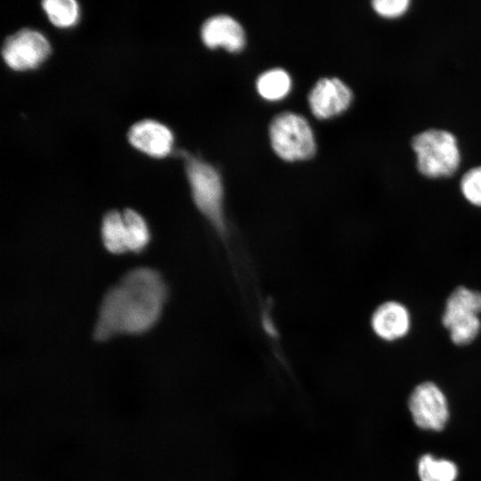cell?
<instances>
[{
    "label": "cell",
    "instance_id": "obj_17",
    "mask_svg": "<svg viewBox=\"0 0 481 481\" xmlns=\"http://www.w3.org/2000/svg\"><path fill=\"white\" fill-rule=\"evenodd\" d=\"M461 190L469 202L481 206V166L465 173L461 181Z\"/></svg>",
    "mask_w": 481,
    "mask_h": 481
},
{
    "label": "cell",
    "instance_id": "obj_5",
    "mask_svg": "<svg viewBox=\"0 0 481 481\" xmlns=\"http://www.w3.org/2000/svg\"><path fill=\"white\" fill-rule=\"evenodd\" d=\"M481 292L458 287L449 296L442 317L452 341L459 346L472 342L478 335L481 322Z\"/></svg>",
    "mask_w": 481,
    "mask_h": 481
},
{
    "label": "cell",
    "instance_id": "obj_2",
    "mask_svg": "<svg viewBox=\"0 0 481 481\" xmlns=\"http://www.w3.org/2000/svg\"><path fill=\"white\" fill-rule=\"evenodd\" d=\"M186 175L196 208L218 235L225 236L224 185L218 171L208 163L189 157Z\"/></svg>",
    "mask_w": 481,
    "mask_h": 481
},
{
    "label": "cell",
    "instance_id": "obj_8",
    "mask_svg": "<svg viewBox=\"0 0 481 481\" xmlns=\"http://www.w3.org/2000/svg\"><path fill=\"white\" fill-rule=\"evenodd\" d=\"M353 98L351 89L337 77L318 80L308 95L312 113L320 119L330 118L346 110Z\"/></svg>",
    "mask_w": 481,
    "mask_h": 481
},
{
    "label": "cell",
    "instance_id": "obj_14",
    "mask_svg": "<svg viewBox=\"0 0 481 481\" xmlns=\"http://www.w3.org/2000/svg\"><path fill=\"white\" fill-rule=\"evenodd\" d=\"M122 214L126 227L127 250L135 253L142 252L151 240V232L145 219L131 208H126Z\"/></svg>",
    "mask_w": 481,
    "mask_h": 481
},
{
    "label": "cell",
    "instance_id": "obj_1",
    "mask_svg": "<svg viewBox=\"0 0 481 481\" xmlns=\"http://www.w3.org/2000/svg\"><path fill=\"white\" fill-rule=\"evenodd\" d=\"M161 274L149 267L126 273L104 295L94 326L97 341L118 335H140L159 321L167 298Z\"/></svg>",
    "mask_w": 481,
    "mask_h": 481
},
{
    "label": "cell",
    "instance_id": "obj_18",
    "mask_svg": "<svg viewBox=\"0 0 481 481\" xmlns=\"http://www.w3.org/2000/svg\"><path fill=\"white\" fill-rule=\"evenodd\" d=\"M409 4V0H374L371 2L373 9L385 17L401 15L407 10Z\"/></svg>",
    "mask_w": 481,
    "mask_h": 481
},
{
    "label": "cell",
    "instance_id": "obj_6",
    "mask_svg": "<svg viewBox=\"0 0 481 481\" xmlns=\"http://www.w3.org/2000/svg\"><path fill=\"white\" fill-rule=\"evenodd\" d=\"M51 53L47 38L39 31L23 29L8 37L2 46L5 64L13 70L38 67Z\"/></svg>",
    "mask_w": 481,
    "mask_h": 481
},
{
    "label": "cell",
    "instance_id": "obj_9",
    "mask_svg": "<svg viewBox=\"0 0 481 481\" xmlns=\"http://www.w3.org/2000/svg\"><path fill=\"white\" fill-rule=\"evenodd\" d=\"M127 137L135 149L154 158L168 155L174 142L170 129L153 119H143L135 123L130 127Z\"/></svg>",
    "mask_w": 481,
    "mask_h": 481
},
{
    "label": "cell",
    "instance_id": "obj_15",
    "mask_svg": "<svg viewBox=\"0 0 481 481\" xmlns=\"http://www.w3.org/2000/svg\"><path fill=\"white\" fill-rule=\"evenodd\" d=\"M42 7L49 20L59 28L71 27L79 18V6L74 0H45Z\"/></svg>",
    "mask_w": 481,
    "mask_h": 481
},
{
    "label": "cell",
    "instance_id": "obj_4",
    "mask_svg": "<svg viewBox=\"0 0 481 481\" xmlns=\"http://www.w3.org/2000/svg\"><path fill=\"white\" fill-rule=\"evenodd\" d=\"M269 135L275 153L284 160H304L314 155L316 145L308 121L294 112H282L271 122Z\"/></svg>",
    "mask_w": 481,
    "mask_h": 481
},
{
    "label": "cell",
    "instance_id": "obj_12",
    "mask_svg": "<svg viewBox=\"0 0 481 481\" xmlns=\"http://www.w3.org/2000/svg\"><path fill=\"white\" fill-rule=\"evenodd\" d=\"M102 240L105 249L112 254L127 250L126 227L123 214L118 210L108 211L102 221Z\"/></svg>",
    "mask_w": 481,
    "mask_h": 481
},
{
    "label": "cell",
    "instance_id": "obj_7",
    "mask_svg": "<svg viewBox=\"0 0 481 481\" xmlns=\"http://www.w3.org/2000/svg\"><path fill=\"white\" fill-rule=\"evenodd\" d=\"M416 425L424 429L442 430L448 420V406L443 392L433 383L419 385L409 400Z\"/></svg>",
    "mask_w": 481,
    "mask_h": 481
},
{
    "label": "cell",
    "instance_id": "obj_11",
    "mask_svg": "<svg viewBox=\"0 0 481 481\" xmlns=\"http://www.w3.org/2000/svg\"><path fill=\"white\" fill-rule=\"evenodd\" d=\"M371 325L379 338L393 341L408 333L411 325L410 314L401 303L387 301L375 309L371 318Z\"/></svg>",
    "mask_w": 481,
    "mask_h": 481
},
{
    "label": "cell",
    "instance_id": "obj_16",
    "mask_svg": "<svg viewBox=\"0 0 481 481\" xmlns=\"http://www.w3.org/2000/svg\"><path fill=\"white\" fill-rule=\"evenodd\" d=\"M421 481H454L457 467L447 460H436L429 454L421 457L418 465Z\"/></svg>",
    "mask_w": 481,
    "mask_h": 481
},
{
    "label": "cell",
    "instance_id": "obj_10",
    "mask_svg": "<svg viewBox=\"0 0 481 481\" xmlns=\"http://www.w3.org/2000/svg\"><path fill=\"white\" fill-rule=\"evenodd\" d=\"M200 36L209 48L224 47L229 52L241 50L246 43L241 25L232 17L218 14L208 18L201 26Z\"/></svg>",
    "mask_w": 481,
    "mask_h": 481
},
{
    "label": "cell",
    "instance_id": "obj_13",
    "mask_svg": "<svg viewBox=\"0 0 481 481\" xmlns=\"http://www.w3.org/2000/svg\"><path fill=\"white\" fill-rule=\"evenodd\" d=\"M291 88L289 75L281 69H272L262 73L257 80L258 94L268 101L284 98Z\"/></svg>",
    "mask_w": 481,
    "mask_h": 481
},
{
    "label": "cell",
    "instance_id": "obj_3",
    "mask_svg": "<svg viewBox=\"0 0 481 481\" xmlns=\"http://www.w3.org/2000/svg\"><path fill=\"white\" fill-rule=\"evenodd\" d=\"M418 170L425 176L452 175L459 167L461 153L455 136L443 129H428L412 141Z\"/></svg>",
    "mask_w": 481,
    "mask_h": 481
}]
</instances>
